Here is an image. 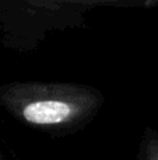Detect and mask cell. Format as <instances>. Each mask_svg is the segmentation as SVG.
Masks as SVG:
<instances>
[{
    "label": "cell",
    "mask_w": 158,
    "mask_h": 160,
    "mask_svg": "<svg viewBox=\"0 0 158 160\" xmlns=\"http://www.w3.org/2000/svg\"><path fill=\"white\" fill-rule=\"evenodd\" d=\"M104 104L102 91L84 83L14 80L0 84L2 110L27 127L56 136L91 124Z\"/></svg>",
    "instance_id": "1"
},
{
    "label": "cell",
    "mask_w": 158,
    "mask_h": 160,
    "mask_svg": "<svg viewBox=\"0 0 158 160\" xmlns=\"http://www.w3.org/2000/svg\"><path fill=\"white\" fill-rule=\"evenodd\" d=\"M86 21L77 0H0V44L28 55L50 35L81 28Z\"/></svg>",
    "instance_id": "2"
},
{
    "label": "cell",
    "mask_w": 158,
    "mask_h": 160,
    "mask_svg": "<svg viewBox=\"0 0 158 160\" xmlns=\"http://www.w3.org/2000/svg\"><path fill=\"white\" fill-rule=\"evenodd\" d=\"M139 160H158V132L147 127L140 143Z\"/></svg>",
    "instance_id": "3"
},
{
    "label": "cell",
    "mask_w": 158,
    "mask_h": 160,
    "mask_svg": "<svg viewBox=\"0 0 158 160\" xmlns=\"http://www.w3.org/2000/svg\"><path fill=\"white\" fill-rule=\"evenodd\" d=\"M80 8L84 14H88L92 8L101 7V6H125L130 3L134 4H144V6H157L158 0H77Z\"/></svg>",
    "instance_id": "4"
}]
</instances>
